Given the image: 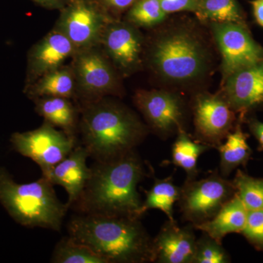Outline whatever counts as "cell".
Returning <instances> with one entry per match:
<instances>
[{
    "label": "cell",
    "mask_w": 263,
    "mask_h": 263,
    "mask_svg": "<svg viewBox=\"0 0 263 263\" xmlns=\"http://www.w3.org/2000/svg\"><path fill=\"white\" fill-rule=\"evenodd\" d=\"M152 68L164 81L192 82L205 75L209 53L205 43L193 29L176 27L161 32L151 47Z\"/></svg>",
    "instance_id": "5"
},
{
    "label": "cell",
    "mask_w": 263,
    "mask_h": 263,
    "mask_svg": "<svg viewBox=\"0 0 263 263\" xmlns=\"http://www.w3.org/2000/svg\"><path fill=\"white\" fill-rule=\"evenodd\" d=\"M224 98L243 117L263 105V60L230 75L224 81Z\"/></svg>",
    "instance_id": "14"
},
{
    "label": "cell",
    "mask_w": 263,
    "mask_h": 263,
    "mask_svg": "<svg viewBox=\"0 0 263 263\" xmlns=\"http://www.w3.org/2000/svg\"><path fill=\"white\" fill-rule=\"evenodd\" d=\"M75 79L73 71L60 67L38 79L29 89V96L34 99L47 97L70 99L75 94Z\"/></svg>",
    "instance_id": "21"
},
{
    "label": "cell",
    "mask_w": 263,
    "mask_h": 263,
    "mask_svg": "<svg viewBox=\"0 0 263 263\" xmlns=\"http://www.w3.org/2000/svg\"><path fill=\"white\" fill-rule=\"evenodd\" d=\"M82 193L70 209L79 214L141 218L138 185L144 176L135 150L111 160L95 161Z\"/></svg>",
    "instance_id": "1"
},
{
    "label": "cell",
    "mask_w": 263,
    "mask_h": 263,
    "mask_svg": "<svg viewBox=\"0 0 263 263\" xmlns=\"http://www.w3.org/2000/svg\"><path fill=\"white\" fill-rule=\"evenodd\" d=\"M180 193L181 190L170 178L155 179L152 187L146 193V200L142 202L140 216L150 209H159L167 215L169 220L175 221L174 205L175 202L179 201Z\"/></svg>",
    "instance_id": "22"
},
{
    "label": "cell",
    "mask_w": 263,
    "mask_h": 263,
    "mask_svg": "<svg viewBox=\"0 0 263 263\" xmlns=\"http://www.w3.org/2000/svg\"><path fill=\"white\" fill-rule=\"evenodd\" d=\"M108 24L92 5L78 1L64 12L56 29L63 33L79 51L94 47L100 42Z\"/></svg>",
    "instance_id": "9"
},
{
    "label": "cell",
    "mask_w": 263,
    "mask_h": 263,
    "mask_svg": "<svg viewBox=\"0 0 263 263\" xmlns=\"http://www.w3.org/2000/svg\"><path fill=\"white\" fill-rule=\"evenodd\" d=\"M194 117L197 133L212 145H220L229 134L235 120L234 110L224 97L199 95L194 105Z\"/></svg>",
    "instance_id": "13"
},
{
    "label": "cell",
    "mask_w": 263,
    "mask_h": 263,
    "mask_svg": "<svg viewBox=\"0 0 263 263\" xmlns=\"http://www.w3.org/2000/svg\"><path fill=\"white\" fill-rule=\"evenodd\" d=\"M0 203L18 224L60 232L69 210L59 200L53 185L41 176L27 183L15 182L5 167L0 166Z\"/></svg>",
    "instance_id": "4"
},
{
    "label": "cell",
    "mask_w": 263,
    "mask_h": 263,
    "mask_svg": "<svg viewBox=\"0 0 263 263\" xmlns=\"http://www.w3.org/2000/svg\"><path fill=\"white\" fill-rule=\"evenodd\" d=\"M53 263H108L88 246L74 239L70 235L64 237L57 243L51 259Z\"/></svg>",
    "instance_id": "24"
},
{
    "label": "cell",
    "mask_w": 263,
    "mask_h": 263,
    "mask_svg": "<svg viewBox=\"0 0 263 263\" xmlns=\"http://www.w3.org/2000/svg\"><path fill=\"white\" fill-rule=\"evenodd\" d=\"M213 35L221 57L223 81L237 71L263 60V47L256 42L248 27L211 22Z\"/></svg>",
    "instance_id": "8"
},
{
    "label": "cell",
    "mask_w": 263,
    "mask_h": 263,
    "mask_svg": "<svg viewBox=\"0 0 263 263\" xmlns=\"http://www.w3.org/2000/svg\"><path fill=\"white\" fill-rule=\"evenodd\" d=\"M233 183L247 210H263V178L252 177L238 169Z\"/></svg>",
    "instance_id": "26"
},
{
    "label": "cell",
    "mask_w": 263,
    "mask_h": 263,
    "mask_svg": "<svg viewBox=\"0 0 263 263\" xmlns=\"http://www.w3.org/2000/svg\"><path fill=\"white\" fill-rule=\"evenodd\" d=\"M205 234V233H204ZM229 255L221 243L205 234L197 240L193 263H228Z\"/></svg>",
    "instance_id": "28"
},
{
    "label": "cell",
    "mask_w": 263,
    "mask_h": 263,
    "mask_svg": "<svg viewBox=\"0 0 263 263\" xmlns=\"http://www.w3.org/2000/svg\"><path fill=\"white\" fill-rule=\"evenodd\" d=\"M196 243L193 230L169 220L152 240V262L193 263Z\"/></svg>",
    "instance_id": "15"
},
{
    "label": "cell",
    "mask_w": 263,
    "mask_h": 263,
    "mask_svg": "<svg viewBox=\"0 0 263 263\" xmlns=\"http://www.w3.org/2000/svg\"><path fill=\"white\" fill-rule=\"evenodd\" d=\"M209 148L208 145L193 141L181 129L173 146V163L184 170L188 176L193 178L196 174L199 157Z\"/></svg>",
    "instance_id": "25"
},
{
    "label": "cell",
    "mask_w": 263,
    "mask_h": 263,
    "mask_svg": "<svg viewBox=\"0 0 263 263\" xmlns=\"http://www.w3.org/2000/svg\"><path fill=\"white\" fill-rule=\"evenodd\" d=\"M166 14L176 13V12L194 11L196 12L200 0H159Z\"/></svg>",
    "instance_id": "30"
},
{
    "label": "cell",
    "mask_w": 263,
    "mask_h": 263,
    "mask_svg": "<svg viewBox=\"0 0 263 263\" xmlns=\"http://www.w3.org/2000/svg\"><path fill=\"white\" fill-rule=\"evenodd\" d=\"M249 127L263 149V123L257 119H251L249 121Z\"/></svg>",
    "instance_id": "31"
},
{
    "label": "cell",
    "mask_w": 263,
    "mask_h": 263,
    "mask_svg": "<svg viewBox=\"0 0 263 263\" xmlns=\"http://www.w3.org/2000/svg\"><path fill=\"white\" fill-rule=\"evenodd\" d=\"M77 49L63 33L53 30L37 44L31 51L29 59L30 79L37 81L48 72L60 68Z\"/></svg>",
    "instance_id": "16"
},
{
    "label": "cell",
    "mask_w": 263,
    "mask_h": 263,
    "mask_svg": "<svg viewBox=\"0 0 263 263\" xmlns=\"http://www.w3.org/2000/svg\"><path fill=\"white\" fill-rule=\"evenodd\" d=\"M166 16L159 0H139L129 10L128 21L136 27H152L162 23Z\"/></svg>",
    "instance_id": "27"
},
{
    "label": "cell",
    "mask_w": 263,
    "mask_h": 263,
    "mask_svg": "<svg viewBox=\"0 0 263 263\" xmlns=\"http://www.w3.org/2000/svg\"><path fill=\"white\" fill-rule=\"evenodd\" d=\"M82 146L95 161L111 160L134 150L146 136L138 117L124 105L96 100L81 110Z\"/></svg>",
    "instance_id": "3"
},
{
    "label": "cell",
    "mask_w": 263,
    "mask_h": 263,
    "mask_svg": "<svg viewBox=\"0 0 263 263\" xmlns=\"http://www.w3.org/2000/svg\"><path fill=\"white\" fill-rule=\"evenodd\" d=\"M254 248L263 252V210L248 211L241 233Z\"/></svg>",
    "instance_id": "29"
},
{
    "label": "cell",
    "mask_w": 263,
    "mask_h": 263,
    "mask_svg": "<svg viewBox=\"0 0 263 263\" xmlns=\"http://www.w3.org/2000/svg\"><path fill=\"white\" fill-rule=\"evenodd\" d=\"M36 111L45 122L71 136L76 137L77 127V110L70 99L47 97L36 99Z\"/></svg>",
    "instance_id": "19"
},
{
    "label": "cell",
    "mask_w": 263,
    "mask_h": 263,
    "mask_svg": "<svg viewBox=\"0 0 263 263\" xmlns=\"http://www.w3.org/2000/svg\"><path fill=\"white\" fill-rule=\"evenodd\" d=\"M103 1L114 10H123L134 5L137 0H103Z\"/></svg>",
    "instance_id": "33"
},
{
    "label": "cell",
    "mask_w": 263,
    "mask_h": 263,
    "mask_svg": "<svg viewBox=\"0 0 263 263\" xmlns=\"http://www.w3.org/2000/svg\"><path fill=\"white\" fill-rule=\"evenodd\" d=\"M35 1L39 2V3H42V4L52 5L53 3H57L59 0H35Z\"/></svg>",
    "instance_id": "34"
},
{
    "label": "cell",
    "mask_w": 263,
    "mask_h": 263,
    "mask_svg": "<svg viewBox=\"0 0 263 263\" xmlns=\"http://www.w3.org/2000/svg\"><path fill=\"white\" fill-rule=\"evenodd\" d=\"M235 195L233 181L218 174L205 179H189L181 189L179 205L183 217L193 226L210 220Z\"/></svg>",
    "instance_id": "7"
},
{
    "label": "cell",
    "mask_w": 263,
    "mask_h": 263,
    "mask_svg": "<svg viewBox=\"0 0 263 263\" xmlns=\"http://www.w3.org/2000/svg\"><path fill=\"white\" fill-rule=\"evenodd\" d=\"M250 3L256 22L263 28V0H252Z\"/></svg>",
    "instance_id": "32"
},
{
    "label": "cell",
    "mask_w": 263,
    "mask_h": 263,
    "mask_svg": "<svg viewBox=\"0 0 263 263\" xmlns=\"http://www.w3.org/2000/svg\"><path fill=\"white\" fill-rule=\"evenodd\" d=\"M248 137L238 124L235 131L226 137L224 143L219 145L221 174L224 177L239 166L247 165L252 155V149L247 142Z\"/></svg>",
    "instance_id": "20"
},
{
    "label": "cell",
    "mask_w": 263,
    "mask_h": 263,
    "mask_svg": "<svg viewBox=\"0 0 263 263\" xmlns=\"http://www.w3.org/2000/svg\"><path fill=\"white\" fill-rule=\"evenodd\" d=\"M109 58L124 73L134 72L141 65L143 38L136 26L113 22L107 24L101 41Z\"/></svg>",
    "instance_id": "11"
},
{
    "label": "cell",
    "mask_w": 263,
    "mask_h": 263,
    "mask_svg": "<svg viewBox=\"0 0 263 263\" xmlns=\"http://www.w3.org/2000/svg\"><path fill=\"white\" fill-rule=\"evenodd\" d=\"M247 215L248 210L235 193L212 219L197 224L195 228L221 243L227 235L241 233Z\"/></svg>",
    "instance_id": "18"
},
{
    "label": "cell",
    "mask_w": 263,
    "mask_h": 263,
    "mask_svg": "<svg viewBox=\"0 0 263 263\" xmlns=\"http://www.w3.org/2000/svg\"><path fill=\"white\" fill-rule=\"evenodd\" d=\"M89 153L82 145H77L64 160L53 167L48 177L54 186L65 189L68 195L67 207L70 209L82 193L87 183L91 168L86 164Z\"/></svg>",
    "instance_id": "17"
},
{
    "label": "cell",
    "mask_w": 263,
    "mask_h": 263,
    "mask_svg": "<svg viewBox=\"0 0 263 263\" xmlns=\"http://www.w3.org/2000/svg\"><path fill=\"white\" fill-rule=\"evenodd\" d=\"M73 73L79 89L90 98H98L117 89L113 67L94 47L76 51Z\"/></svg>",
    "instance_id": "10"
},
{
    "label": "cell",
    "mask_w": 263,
    "mask_h": 263,
    "mask_svg": "<svg viewBox=\"0 0 263 263\" xmlns=\"http://www.w3.org/2000/svg\"><path fill=\"white\" fill-rule=\"evenodd\" d=\"M134 100L151 127L157 133L167 135L182 129V103L176 95L159 90H140Z\"/></svg>",
    "instance_id": "12"
},
{
    "label": "cell",
    "mask_w": 263,
    "mask_h": 263,
    "mask_svg": "<svg viewBox=\"0 0 263 263\" xmlns=\"http://www.w3.org/2000/svg\"><path fill=\"white\" fill-rule=\"evenodd\" d=\"M140 218L78 214L67 224L68 234L108 263L152 262V240Z\"/></svg>",
    "instance_id": "2"
},
{
    "label": "cell",
    "mask_w": 263,
    "mask_h": 263,
    "mask_svg": "<svg viewBox=\"0 0 263 263\" xmlns=\"http://www.w3.org/2000/svg\"><path fill=\"white\" fill-rule=\"evenodd\" d=\"M10 142L18 153L39 166L42 176L46 179L53 167L77 146L76 137L46 122L34 130L14 133Z\"/></svg>",
    "instance_id": "6"
},
{
    "label": "cell",
    "mask_w": 263,
    "mask_h": 263,
    "mask_svg": "<svg viewBox=\"0 0 263 263\" xmlns=\"http://www.w3.org/2000/svg\"><path fill=\"white\" fill-rule=\"evenodd\" d=\"M196 13L202 19L211 22L238 24L247 27L236 0H200Z\"/></svg>",
    "instance_id": "23"
}]
</instances>
